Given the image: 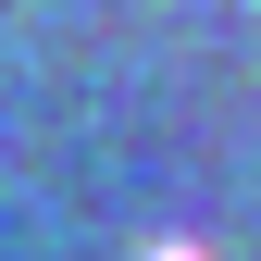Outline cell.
<instances>
[{"label":"cell","instance_id":"1","mask_svg":"<svg viewBox=\"0 0 261 261\" xmlns=\"http://www.w3.org/2000/svg\"><path fill=\"white\" fill-rule=\"evenodd\" d=\"M149 261H212V249H149Z\"/></svg>","mask_w":261,"mask_h":261}]
</instances>
